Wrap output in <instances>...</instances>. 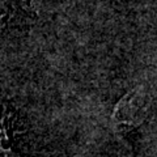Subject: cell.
I'll return each mask as SVG.
<instances>
[{"label":"cell","instance_id":"6da1fadb","mask_svg":"<svg viewBox=\"0 0 157 157\" xmlns=\"http://www.w3.org/2000/svg\"><path fill=\"white\" fill-rule=\"evenodd\" d=\"M152 97L141 86L128 92L114 107L113 121L122 128H134L141 124L149 114Z\"/></svg>","mask_w":157,"mask_h":157}]
</instances>
